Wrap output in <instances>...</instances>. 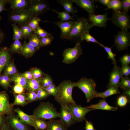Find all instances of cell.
Instances as JSON below:
<instances>
[{
    "mask_svg": "<svg viewBox=\"0 0 130 130\" xmlns=\"http://www.w3.org/2000/svg\"><path fill=\"white\" fill-rule=\"evenodd\" d=\"M76 83L70 80H65L61 82L57 87L58 93L55 100L60 105L76 103L72 96Z\"/></svg>",
    "mask_w": 130,
    "mask_h": 130,
    "instance_id": "cell-1",
    "label": "cell"
},
{
    "mask_svg": "<svg viewBox=\"0 0 130 130\" xmlns=\"http://www.w3.org/2000/svg\"><path fill=\"white\" fill-rule=\"evenodd\" d=\"M77 20L75 21L73 27L66 40L81 43L83 41L84 34L89 32L91 28L88 19L85 18L81 17Z\"/></svg>",
    "mask_w": 130,
    "mask_h": 130,
    "instance_id": "cell-2",
    "label": "cell"
},
{
    "mask_svg": "<svg viewBox=\"0 0 130 130\" xmlns=\"http://www.w3.org/2000/svg\"><path fill=\"white\" fill-rule=\"evenodd\" d=\"M32 115L35 118L43 120L60 118L59 112L53 104L49 101L40 102L34 110Z\"/></svg>",
    "mask_w": 130,
    "mask_h": 130,
    "instance_id": "cell-3",
    "label": "cell"
},
{
    "mask_svg": "<svg viewBox=\"0 0 130 130\" xmlns=\"http://www.w3.org/2000/svg\"><path fill=\"white\" fill-rule=\"evenodd\" d=\"M96 86V82L93 79L85 77L81 78L75 84V86L80 89L84 94L88 102L96 98L98 92L95 90Z\"/></svg>",
    "mask_w": 130,
    "mask_h": 130,
    "instance_id": "cell-4",
    "label": "cell"
},
{
    "mask_svg": "<svg viewBox=\"0 0 130 130\" xmlns=\"http://www.w3.org/2000/svg\"><path fill=\"white\" fill-rule=\"evenodd\" d=\"M111 20L113 24L121 30H128L130 28V17L124 11L113 10Z\"/></svg>",
    "mask_w": 130,
    "mask_h": 130,
    "instance_id": "cell-5",
    "label": "cell"
},
{
    "mask_svg": "<svg viewBox=\"0 0 130 130\" xmlns=\"http://www.w3.org/2000/svg\"><path fill=\"white\" fill-rule=\"evenodd\" d=\"M8 19L20 26L28 24L34 17L26 10H13L10 11Z\"/></svg>",
    "mask_w": 130,
    "mask_h": 130,
    "instance_id": "cell-6",
    "label": "cell"
},
{
    "mask_svg": "<svg viewBox=\"0 0 130 130\" xmlns=\"http://www.w3.org/2000/svg\"><path fill=\"white\" fill-rule=\"evenodd\" d=\"M26 10L34 16L42 15L50 10L49 5L46 1L42 0H28Z\"/></svg>",
    "mask_w": 130,
    "mask_h": 130,
    "instance_id": "cell-7",
    "label": "cell"
},
{
    "mask_svg": "<svg viewBox=\"0 0 130 130\" xmlns=\"http://www.w3.org/2000/svg\"><path fill=\"white\" fill-rule=\"evenodd\" d=\"M83 51L79 42L76 43L73 48L65 49L63 53V62L69 64L75 62L83 53Z\"/></svg>",
    "mask_w": 130,
    "mask_h": 130,
    "instance_id": "cell-8",
    "label": "cell"
},
{
    "mask_svg": "<svg viewBox=\"0 0 130 130\" xmlns=\"http://www.w3.org/2000/svg\"><path fill=\"white\" fill-rule=\"evenodd\" d=\"M115 45L118 51L127 49L130 45V33L128 30H121L114 36Z\"/></svg>",
    "mask_w": 130,
    "mask_h": 130,
    "instance_id": "cell-9",
    "label": "cell"
},
{
    "mask_svg": "<svg viewBox=\"0 0 130 130\" xmlns=\"http://www.w3.org/2000/svg\"><path fill=\"white\" fill-rule=\"evenodd\" d=\"M67 105L76 122L83 121L86 114L93 110L91 109L82 107L76 103L70 104Z\"/></svg>",
    "mask_w": 130,
    "mask_h": 130,
    "instance_id": "cell-10",
    "label": "cell"
},
{
    "mask_svg": "<svg viewBox=\"0 0 130 130\" xmlns=\"http://www.w3.org/2000/svg\"><path fill=\"white\" fill-rule=\"evenodd\" d=\"M108 12L102 15L89 14L88 21L91 28L94 26L105 27L107 21L111 20L108 17Z\"/></svg>",
    "mask_w": 130,
    "mask_h": 130,
    "instance_id": "cell-11",
    "label": "cell"
},
{
    "mask_svg": "<svg viewBox=\"0 0 130 130\" xmlns=\"http://www.w3.org/2000/svg\"><path fill=\"white\" fill-rule=\"evenodd\" d=\"M13 106L10 103L9 97L6 92H0V115H8L13 113Z\"/></svg>",
    "mask_w": 130,
    "mask_h": 130,
    "instance_id": "cell-12",
    "label": "cell"
},
{
    "mask_svg": "<svg viewBox=\"0 0 130 130\" xmlns=\"http://www.w3.org/2000/svg\"><path fill=\"white\" fill-rule=\"evenodd\" d=\"M109 75L110 78L107 89L111 87L118 88L120 80L123 76L120 66L117 65L114 66Z\"/></svg>",
    "mask_w": 130,
    "mask_h": 130,
    "instance_id": "cell-13",
    "label": "cell"
},
{
    "mask_svg": "<svg viewBox=\"0 0 130 130\" xmlns=\"http://www.w3.org/2000/svg\"><path fill=\"white\" fill-rule=\"evenodd\" d=\"M60 112V120L68 128L77 123L67 105L61 104Z\"/></svg>",
    "mask_w": 130,
    "mask_h": 130,
    "instance_id": "cell-14",
    "label": "cell"
},
{
    "mask_svg": "<svg viewBox=\"0 0 130 130\" xmlns=\"http://www.w3.org/2000/svg\"><path fill=\"white\" fill-rule=\"evenodd\" d=\"M75 21L70 20L64 22L59 21L54 22L60 29V36L61 39H67L73 27Z\"/></svg>",
    "mask_w": 130,
    "mask_h": 130,
    "instance_id": "cell-15",
    "label": "cell"
},
{
    "mask_svg": "<svg viewBox=\"0 0 130 130\" xmlns=\"http://www.w3.org/2000/svg\"><path fill=\"white\" fill-rule=\"evenodd\" d=\"M7 115V122L14 130H28L25 124L13 113Z\"/></svg>",
    "mask_w": 130,
    "mask_h": 130,
    "instance_id": "cell-16",
    "label": "cell"
},
{
    "mask_svg": "<svg viewBox=\"0 0 130 130\" xmlns=\"http://www.w3.org/2000/svg\"><path fill=\"white\" fill-rule=\"evenodd\" d=\"M73 1L78 6L87 11L89 14H95V9L98 6L95 5V0H73Z\"/></svg>",
    "mask_w": 130,
    "mask_h": 130,
    "instance_id": "cell-17",
    "label": "cell"
},
{
    "mask_svg": "<svg viewBox=\"0 0 130 130\" xmlns=\"http://www.w3.org/2000/svg\"><path fill=\"white\" fill-rule=\"evenodd\" d=\"M11 53L7 47H0V75L3 70L10 61Z\"/></svg>",
    "mask_w": 130,
    "mask_h": 130,
    "instance_id": "cell-18",
    "label": "cell"
},
{
    "mask_svg": "<svg viewBox=\"0 0 130 130\" xmlns=\"http://www.w3.org/2000/svg\"><path fill=\"white\" fill-rule=\"evenodd\" d=\"M106 98H103L99 101V102L95 104H92L89 106L85 107L86 108L95 110H100L110 111H115L118 109L117 107L110 105L106 101Z\"/></svg>",
    "mask_w": 130,
    "mask_h": 130,
    "instance_id": "cell-19",
    "label": "cell"
},
{
    "mask_svg": "<svg viewBox=\"0 0 130 130\" xmlns=\"http://www.w3.org/2000/svg\"><path fill=\"white\" fill-rule=\"evenodd\" d=\"M14 111L17 113L18 117L22 122L33 127L36 130H37L34 123L35 117L32 115H28L19 108L14 109Z\"/></svg>",
    "mask_w": 130,
    "mask_h": 130,
    "instance_id": "cell-20",
    "label": "cell"
},
{
    "mask_svg": "<svg viewBox=\"0 0 130 130\" xmlns=\"http://www.w3.org/2000/svg\"><path fill=\"white\" fill-rule=\"evenodd\" d=\"M47 123L46 130H67V127L60 119H51Z\"/></svg>",
    "mask_w": 130,
    "mask_h": 130,
    "instance_id": "cell-21",
    "label": "cell"
},
{
    "mask_svg": "<svg viewBox=\"0 0 130 130\" xmlns=\"http://www.w3.org/2000/svg\"><path fill=\"white\" fill-rule=\"evenodd\" d=\"M23 47L18 53L26 58L32 56L37 51L33 46L27 43L25 39L23 45Z\"/></svg>",
    "mask_w": 130,
    "mask_h": 130,
    "instance_id": "cell-22",
    "label": "cell"
},
{
    "mask_svg": "<svg viewBox=\"0 0 130 130\" xmlns=\"http://www.w3.org/2000/svg\"><path fill=\"white\" fill-rule=\"evenodd\" d=\"M10 8L13 10H26L28 6L27 0H9Z\"/></svg>",
    "mask_w": 130,
    "mask_h": 130,
    "instance_id": "cell-23",
    "label": "cell"
},
{
    "mask_svg": "<svg viewBox=\"0 0 130 130\" xmlns=\"http://www.w3.org/2000/svg\"><path fill=\"white\" fill-rule=\"evenodd\" d=\"M57 2L63 6L65 11L69 13H71L73 16H76V13L78 10L73 6V0H58Z\"/></svg>",
    "mask_w": 130,
    "mask_h": 130,
    "instance_id": "cell-24",
    "label": "cell"
},
{
    "mask_svg": "<svg viewBox=\"0 0 130 130\" xmlns=\"http://www.w3.org/2000/svg\"><path fill=\"white\" fill-rule=\"evenodd\" d=\"M41 87L40 78H32L30 80H27L26 89L29 91H34L36 92Z\"/></svg>",
    "mask_w": 130,
    "mask_h": 130,
    "instance_id": "cell-25",
    "label": "cell"
},
{
    "mask_svg": "<svg viewBox=\"0 0 130 130\" xmlns=\"http://www.w3.org/2000/svg\"><path fill=\"white\" fill-rule=\"evenodd\" d=\"M27 79L21 74L18 73L12 76L10 78V82H13L15 84H19L22 86L25 89H26V84Z\"/></svg>",
    "mask_w": 130,
    "mask_h": 130,
    "instance_id": "cell-26",
    "label": "cell"
},
{
    "mask_svg": "<svg viewBox=\"0 0 130 130\" xmlns=\"http://www.w3.org/2000/svg\"><path fill=\"white\" fill-rule=\"evenodd\" d=\"M120 93L118 88L111 87L105 91L102 92H98L96 98L100 97L103 98H106L111 95L118 94Z\"/></svg>",
    "mask_w": 130,
    "mask_h": 130,
    "instance_id": "cell-27",
    "label": "cell"
},
{
    "mask_svg": "<svg viewBox=\"0 0 130 130\" xmlns=\"http://www.w3.org/2000/svg\"><path fill=\"white\" fill-rule=\"evenodd\" d=\"M28 103L26 97L23 93L15 95L14 101L12 104L13 106L20 105L23 106L27 104Z\"/></svg>",
    "mask_w": 130,
    "mask_h": 130,
    "instance_id": "cell-28",
    "label": "cell"
},
{
    "mask_svg": "<svg viewBox=\"0 0 130 130\" xmlns=\"http://www.w3.org/2000/svg\"><path fill=\"white\" fill-rule=\"evenodd\" d=\"M13 61H10L4 69L3 73L8 77L12 76L17 73L18 72Z\"/></svg>",
    "mask_w": 130,
    "mask_h": 130,
    "instance_id": "cell-29",
    "label": "cell"
},
{
    "mask_svg": "<svg viewBox=\"0 0 130 130\" xmlns=\"http://www.w3.org/2000/svg\"><path fill=\"white\" fill-rule=\"evenodd\" d=\"M28 43L37 50L41 47V38L37 35L33 33L28 38Z\"/></svg>",
    "mask_w": 130,
    "mask_h": 130,
    "instance_id": "cell-30",
    "label": "cell"
},
{
    "mask_svg": "<svg viewBox=\"0 0 130 130\" xmlns=\"http://www.w3.org/2000/svg\"><path fill=\"white\" fill-rule=\"evenodd\" d=\"M50 10L58 14V18L60 19V21L64 22L69 20L75 21V19L73 18V16L70 15L69 13L66 12L65 11L62 12H59L56 10L53 9Z\"/></svg>",
    "mask_w": 130,
    "mask_h": 130,
    "instance_id": "cell-31",
    "label": "cell"
},
{
    "mask_svg": "<svg viewBox=\"0 0 130 130\" xmlns=\"http://www.w3.org/2000/svg\"><path fill=\"white\" fill-rule=\"evenodd\" d=\"M106 10L112 9L113 10L121 11L122 10L121 0H110Z\"/></svg>",
    "mask_w": 130,
    "mask_h": 130,
    "instance_id": "cell-32",
    "label": "cell"
},
{
    "mask_svg": "<svg viewBox=\"0 0 130 130\" xmlns=\"http://www.w3.org/2000/svg\"><path fill=\"white\" fill-rule=\"evenodd\" d=\"M13 30V39L15 40H22L23 37L22 33L20 28L16 24L14 23H11Z\"/></svg>",
    "mask_w": 130,
    "mask_h": 130,
    "instance_id": "cell-33",
    "label": "cell"
},
{
    "mask_svg": "<svg viewBox=\"0 0 130 130\" xmlns=\"http://www.w3.org/2000/svg\"><path fill=\"white\" fill-rule=\"evenodd\" d=\"M23 47V45L19 40H14L9 48V51L11 53H18Z\"/></svg>",
    "mask_w": 130,
    "mask_h": 130,
    "instance_id": "cell-34",
    "label": "cell"
},
{
    "mask_svg": "<svg viewBox=\"0 0 130 130\" xmlns=\"http://www.w3.org/2000/svg\"><path fill=\"white\" fill-rule=\"evenodd\" d=\"M34 122L37 130H46L47 126V122L43 119L35 118Z\"/></svg>",
    "mask_w": 130,
    "mask_h": 130,
    "instance_id": "cell-35",
    "label": "cell"
},
{
    "mask_svg": "<svg viewBox=\"0 0 130 130\" xmlns=\"http://www.w3.org/2000/svg\"><path fill=\"white\" fill-rule=\"evenodd\" d=\"M100 46L103 47L106 52L108 55V58L112 60V63L114 65V66H117V61L115 58L116 54L113 53L112 52V47H107L101 44Z\"/></svg>",
    "mask_w": 130,
    "mask_h": 130,
    "instance_id": "cell-36",
    "label": "cell"
},
{
    "mask_svg": "<svg viewBox=\"0 0 130 130\" xmlns=\"http://www.w3.org/2000/svg\"><path fill=\"white\" fill-rule=\"evenodd\" d=\"M41 87L43 88L48 87L53 83L51 77L48 75H46L40 78Z\"/></svg>",
    "mask_w": 130,
    "mask_h": 130,
    "instance_id": "cell-37",
    "label": "cell"
},
{
    "mask_svg": "<svg viewBox=\"0 0 130 130\" xmlns=\"http://www.w3.org/2000/svg\"><path fill=\"white\" fill-rule=\"evenodd\" d=\"M23 37L25 39L28 38L33 33V32L28 24L20 26Z\"/></svg>",
    "mask_w": 130,
    "mask_h": 130,
    "instance_id": "cell-38",
    "label": "cell"
},
{
    "mask_svg": "<svg viewBox=\"0 0 130 130\" xmlns=\"http://www.w3.org/2000/svg\"><path fill=\"white\" fill-rule=\"evenodd\" d=\"M41 21L39 18L38 16H35L30 20L28 24L33 32L39 26V24Z\"/></svg>",
    "mask_w": 130,
    "mask_h": 130,
    "instance_id": "cell-39",
    "label": "cell"
},
{
    "mask_svg": "<svg viewBox=\"0 0 130 130\" xmlns=\"http://www.w3.org/2000/svg\"><path fill=\"white\" fill-rule=\"evenodd\" d=\"M119 87L123 89H130V78L129 77L123 76L120 81Z\"/></svg>",
    "mask_w": 130,
    "mask_h": 130,
    "instance_id": "cell-40",
    "label": "cell"
},
{
    "mask_svg": "<svg viewBox=\"0 0 130 130\" xmlns=\"http://www.w3.org/2000/svg\"><path fill=\"white\" fill-rule=\"evenodd\" d=\"M30 71L32 74L33 78L39 79L46 75L40 69L37 67L31 68Z\"/></svg>",
    "mask_w": 130,
    "mask_h": 130,
    "instance_id": "cell-41",
    "label": "cell"
},
{
    "mask_svg": "<svg viewBox=\"0 0 130 130\" xmlns=\"http://www.w3.org/2000/svg\"><path fill=\"white\" fill-rule=\"evenodd\" d=\"M3 77L0 80V86L3 88L7 90L9 87H11L10 83V78L6 75L3 73Z\"/></svg>",
    "mask_w": 130,
    "mask_h": 130,
    "instance_id": "cell-42",
    "label": "cell"
},
{
    "mask_svg": "<svg viewBox=\"0 0 130 130\" xmlns=\"http://www.w3.org/2000/svg\"><path fill=\"white\" fill-rule=\"evenodd\" d=\"M42 88L46 91L50 95L53 96L55 98L57 96L58 93V89L57 87L54 83L48 87Z\"/></svg>",
    "mask_w": 130,
    "mask_h": 130,
    "instance_id": "cell-43",
    "label": "cell"
},
{
    "mask_svg": "<svg viewBox=\"0 0 130 130\" xmlns=\"http://www.w3.org/2000/svg\"><path fill=\"white\" fill-rule=\"evenodd\" d=\"M36 92V101L42 100L51 96L42 87L40 88Z\"/></svg>",
    "mask_w": 130,
    "mask_h": 130,
    "instance_id": "cell-44",
    "label": "cell"
},
{
    "mask_svg": "<svg viewBox=\"0 0 130 130\" xmlns=\"http://www.w3.org/2000/svg\"><path fill=\"white\" fill-rule=\"evenodd\" d=\"M129 101L127 98L124 95H122L118 97L117 101V105L120 107L126 106Z\"/></svg>",
    "mask_w": 130,
    "mask_h": 130,
    "instance_id": "cell-45",
    "label": "cell"
},
{
    "mask_svg": "<svg viewBox=\"0 0 130 130\" xmlns=\"http://www.w3.org/2000/svg\"><path fill=\"white\" fill-rule=\"evenodd\" d=\"M54 39L52 35L41 38V47L46 46L50 45Z\"/></svg>",
    "mask_w": 130,
    "mask_h": 130,
    "instance_id": "cell-46",
    "label": "cell"
},
{
    "mask_svg": "<svg viewBox=\"0 0 130 130\" xmlns=\"http://www.w3.org/2000/svg\"><path fill=\"white\" fill-rule=\"evenodd\" d=\"M33 32L37 35L40 38L52 35L51 33L48 32L44 30L39 26L36 30Z\"/></svg>",
    "mask_w": 130,
    "mask_h": 130,
    "instance_id": "cell-47",
    "label": "cell"
},
{
    "mask_svg": "<svg viewBox=\"0 0 130 130\" xmlns=\"http://www.w3.org/2000/svg\"><path fill=\"white\" fill-rule=\"evenodd\" d=\"M83 39L87 42H91L98 44L100 45L101 44L94 37L89 33V32H85L83 36Z\"/></svg>",
    "mask_w": 130,
    "mask_h": 130,
    "instance_id": "cell-48",
    "label": "cell"
},
{
    "mask_svg": "<svg viewBox=\"0 0 130 130\" xmlns=\"http://www.w3.org/2000/svg\"><path fill=\"white\" fill-rule=\"evenodd\" d=\"M119 61H120L122 66L129 65L130 63V55L129 53H126L120 58Z\"/></svg>",
    "mask_w": 130,
    "mask_h": 130,
    "instance_id": "cell-49",
    "label": "cell"
},
{
    "mask_svg": "<svg viewBox=\"0 0 130 130\" xmlns=\"http://www.w3.org/2000/svg\"><path fill=\"white\" fill-rule=\"evenodd\" d=\"M34 91H29L26 93V98L28 103L36 101L37 94Z\"/></svg>",
    "mask_w": 130,
    "mask_h": 130,
    "instance_id": "cell-50",
    "label": "cell"
},
{
    "mask_svg": "<svg viewBox=\"0 0 130 130\" xmlns=\"http://www.w3.org/2000/svg\"><path fill=\"white\" fill-rule=\"evenodd\" d=\"M121 72L125 77H128L130 74V66L129 65L122 66L120 68Z\"/></svg>",
    "mask_w": 130,
    "mask_h": 130,
    "instance_id": "cell-51",
    "label": "cell"
},
{
    "mask_svg": "<svg viewBox=\"0 0 130 130\" xmlns=\"http://www.w3.org/2000/svg\"><path fill=\"white\" fill-rule=\"evenodd\" d=\"M122 10L127 13L130 9V0H121Z\"/></svg>",
    "mask_w": 130,
    "mask_h": 130,
    "instance_id": "cell-52",
    "label": "cell"
},
{
    "mask_svg": "<svg viewBox=\"0 0 130 130\" xmlns=\"http://www.w3.org/2000/svg\"><path fill=\"white\" fill-rule=\"evenodd\" d=\"M9 0H0V13L4 11H7L9 10L6 7V5L9 4ZM2 19V17L0 15V20Z\"/></svg>",
    "mask_w": 130,
    "mask_h": 130,
    "instance_id": "cell-53",
    "label": "cell"
},
{
    "mask_svg": "<svg viewBox=\"0 0 130 130\" xmlns=\"http://www.w3.org/2000/svg\"><path fill=\"white\" fill-rule=\"evenodd\" d=\"M25 89L20 85L16 84L13 87V90L14 93L18 94L23 93Z\"/></svg>",
    "mask_w": 130,
    "mask_h": 130,
    "instance_id": "cell-54",
    "label": "cell"
},
{
    "mask_svg": "<svg viewBox=\"0 0 130 130\" xmlns=\"http://www.w3.org/2000/svg\"><path fill=\"white\" fill-rule=\"evenodd\" d=\"M85 125L84 129L85 130H96L94 128L93 123L91 121H88L85 118Z\"/></svg>",
    "mask_w": 130,
    "mask_h": 130,
    "instance_id": "cell-55",
    "label": "cell"
},
{
    "mask_svg": "<svg viewBox=\"0 0 130 130\" xmlns=\"http://www.w3.org/2000/svg\"><path fill=\"white\" fill-rule=\"evenodd\" d=\"M21 74L27 80L33 78L32 74L30 71H26Z\"/></svg>",
    "mask_w": 130,
    "mask_h": 130,
    "instance_id": "cell-56",
    "label": "cell"
},
{
    "mask_svg": "<svg viewBox=\"0 0 130 130\" xmlns=\"http://www.w3.org/2000/svg\"><path fill=\"white\" fill-rule=\"evenodd\" d=\"M123 90V95L126 96L130 101V89Z\"/></svg>",
    "mask_w": 130,
    "mask_h": 130,
    "instance_id": "cell-57",
    "label": "cell"
},
{
    "mask_svg": "<svg viewBox=\"0 0 130 130\" xmlns=\"http://www.w3.org/2000/svg\"><path fill=\"white\" fill-rule=\"evenodd\" d=\"M110 0H95V1H98L107 7Z\"/></svg>",
    "mask_w": 130,
    "mask_h": 130,
    "instance_id": "cell-58",
    "label": "cell"
},
{
    "mask_svg": "<svg viewBox=\"0 0 130 130\" xmlns=\"http://www.w3.org/2000/svg\"><path fill=\"white\" fill-rule=\"evenodd\" d=\"M0 130H11L10 126L7 122H6L4 124Z\"/></svg>",
    "mask_w": 130,
    "mask_h": 130,
    "instance_id": "cell-59",
    "label": "cell"
},
{
    "mask_svg": "<svg viewBox=\"0 0 130 130\" xmlns=\"http://www.w3.org/2000/svg\"><path fill=\"white\" fill-rule=\"evenodd\" d=\"M3 115H0V130L4 124L6 122Z\"/></svg>",
    "mask_w": 130,
    "mask_h": 130,
    "instance_id": "cell-60",
    "label": "cell"
},
{
    "mask_svg": "<svg viewBox=\"0 0 130 130\" xmlns=\"http://www.w3.org/2000/svg\"><path fill=\"white\" fill-rule=\"evenodd\" d=\"M5 38V35L4 32L0 28V45L3 41Z\"/></svg>",
    "mask_w": 130,
    "mask_h": 130,
    "instance_id": "cell-61",
    "label": "cell"
},
{
    "mask_svg": "<svg viewBox=\"0 0 130 130\" xmlns=\"http://www.w3.org/2000/svg\"><path fill=\"white\" fill-rule=\"evenodd\" d=\"M128 130H130V128H129V129Z\"/></svg>",
    "mask_w": 130,
    "mask_h": 130,
    "instance_id": "cell-62",
    "label": "cell"
}]
</instances>
